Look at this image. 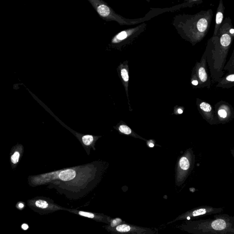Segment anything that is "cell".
Instances as JSON below:
<instances>
[{"label": "cell", "mask_w": 234, "mask_h": 234, "mask_svg": "<svg viewBox=\"0 0 234 234\" xmlns=\"http://www.w3.org/2000/svg\"><path fill=\"white\" fill-rule=\"evenodd\" d=\"M230 33H231V34H234V29H231L230 30Z\"/></svg>", "instance_id": "d4e9b609"}, {"label": "cell", "mask_w": 234, "mask_h": 234, "mask_svg": "<svg viewBox=\"0 0 234 234\" xmlns=\"http://www.w3.org/2000/svg\"><path fill=\"white\" fill-rule=\"evenodd\" d=\"M224 210V208H215L208 205L201 206L187 212L184 217L189 220L192 218L218 214L222 213Z\"/></svg>", "instance_id": "277c9868"}, {"label": "cell", "mask_w": 234, "mask_h": 234, "mask_svg": "<svg viewBox=\"0 0 234 234\" xmlns=\"http://www.w3.org/2000/svg\"><path fill=\"white\" fill-rule=\"evenodd\" d=\"M35 205L38 207L42 208H46L48 207L47 202L42 200H38L36 202Z\"/></svg>", "instance_id": "9a60e30c"}, {"label": "cell", "mask_w": 234, "mask_h": 234, "mask_svg": "<svg viewBox=\"0 0 234 234\" xmlns=\"http://www.w3.org/2000/svg\"><path fill=\"white\" fill-rule=\"evenodd\" d=\"M22 228L23 229H24V230H27V229L29 228V226H28L27 224H23V225L22 226Z\"/></svg>", "instance_id": "44dd1931"}, {"label": "cell", "mask_w": 234, "mask_h": 234, "mask_svg": "<svg viewBox=\"0 0 234 234\" xmlns=\"http://www.w3.org/2000/svg\"><path fill=\"white\" fill-rule=\"evenodd\" d=\"M80 215L81 216H85V217H88V218H93L94 217V215L93 214L88 213V212H82L80 211L79 212Z\"/></svg>", "instance_id": "e0dca14e"}, {"label": "cell", "mask_w": 234, "mask_h": 234, "mask_svg": "<svg viewBox=\"0 0 234 234\" xmlns=\"http://www.w3.org/2000/svg\"><path fill=\"white\" fill-rule=\"evenodd\" d=\"M230 153H231L232 157H233L234 158V149H232L230 150Z\"/></svg>", "instance_id": "603a6c76"}, {"label": "cell", "mask_w": 234, "mask_h": 234, "mask_svg": "<svg viewBox=\"0 0 234 234\" xmlns=\"http://www.w3.org/2000/svg\"><path fill=\"white\" fill-rule=\"evenodd\" d=\"M155 143H156V141L154 140H150L149 141H147L146 142V144H147V145L148 147L149 148H153L155 146Z\"/></svg>", "instance_id": "ac0fdd59"}, {"label": "cell", "mask_w": 234, "mask_h": 234, "mask_svg": "<svg viewBox=\"0 0 234 234\" xmlns=\"http://www.w3.org/2000/svg\"><path fill=\"white\" fill-rule=\"evenodd\" d=\"M223 14L220 12H218L216 14V23L217 25H220L222 22Z\"/></svg>", "instance_id": "2e32d148"}, {"label": "cell", "mask_w": 234, "mask_h": 234, "mask_svg": "<svg viewBox=\"0 0 234 234\" xmlns=\"http://www.w3.org/2000/svg\"><path fill=\"white\" fill-rule=\"evenodd\" d=\"M120 75L122 78L125 83L128 84L129 80L128 71L126 68H123L121 69L120 71Z\"/></svg>", "instance_id": "7c38bea8"}, {"label": "cell", "mask_w": 234, "mask_h": 234, "mask_svg": "<svg viewBox=\"0 0 234 234\" xmlns=\"http://www.w3.org/2000/svg\"><path fill=\"white\" fill-rule=\"evenodd\" d=\"M226 80L229 81H234V74L229 75L227 77Z\"/></svg>", "instance_id": "ffe728a7"}, {"label": "cell", "mask_w": 234, "mask_h": 234, "mask_svg": "<svg viewBox=\"0 0 234 234\" xmlns=\"http://www.w3.org/2000/svg\"><path fill=\"white\" fill-rule=\"evenodd\" d=\"M208 27V22L205 18H201L198 21L197 28L200 32H204Z\"/></svg>", "instance_id": "9c48e42d"}, {"label": "cell", "mask_w": 234, "mask_h": 234, "mask_svg": "<svg viewBox=\"0 0 234 234\" xmlns=\"http://www.w3.org/2000/svg\"><path fill=\"white\" fill-rule=\"evenodd\" d=\"M99 16L105 20L114 19L113 11L104 2L100 0H88Z\"/></svg>", "instance_id": "8992f818"}, {"label": "cell", "mask_w": 234, "mask_h": 234, "mask_svg": "<svg viewBox=\"0 0 234 234\" xmlns=\"http://www.w3.org/2000/svg\"><path fill=\"white\" fill-rule=\"evenodd\" d=\"M198 109L203 119L210 125L217 124V120L213 108L205 102H197Z\"/></svg>", "instance_id": "5b68a950"}, {"label": "cell", "mask_w": 234, "mask_h": 234, "mask_svg": "<svg viewBox=\"0 0 234 234\" xmlns=\"http://www.w3.org/2000/svg\"><path fill=\"white\" fill-rule=\"evenodd\" d=\"M231 43V38L228 34H224L220 38V43L222 46L227 47Z\"/></svg>", "instance_id": "30bf717a"}, {"label": "cell", "mask_w": 234, "mask_h": 234, "mask_svg": "<svg viewBox=\"0 0 234 234\" xmlns=\"http://www.w3.org/2000/svg\"><path fill=\"white\" fill-rule=\"evenodd\" d=\"M98 138L99 137H95L91 135H85L82 137L81 140L84 145L88 146L93 144Z\"/></svg>", "instance_id": "ba28073f"}, {"label": "cell", "mask_w": 234, "mask_h": 234, "mask_svg": "<svg viewBox=\"0 0 234 234\" xmlns=\"http://www.w3.org/2000/svg\"><path fill=\"white\" fill-rule=\"evenodd\" d=\"M195 234H234V216L226 214H214L213 219L191 222Z\"/></svg>", "instance_id": "6da1fadb"}, {"label": "cell", "mask_w": 234, "mask_h": 234, "mask_svg": "<svg viewBox=\"0 0 234 234\" xmlns=\"http://www.w3.org/2000/svg\"><path fill=\"white\" fill-rule=\"evenodd\" d=\"M19 208H23V204H20L19 205Z\"/></svg>", "instance_id": "cb8c5ba5"}, {"label": "cell", "mask_w": 234, "mask_h": 234, "mask_svg": "<svg viewBox=\"0 0 234 234\" xmlns=\"http://www.w3.org/2000/svg\"><path fill=\"white\" fill-rule=\"evenodd\" d=\"M20 153L18 150H16L11 156V161L14 165L17 164L18 163L20 159Z\"/></svg>", "instance_id": "8fae6325"}, {"label": "cell", "mask_w": 234, "mask_h": 234, "mask_svg": "<svg viewBox=\"0 0 234 234\" xmlns=\"http://www.w3.org/2000/svg\"><path fill=\"white\" fill-rule=\"evenodd\" d=\"M114 128L116 129L121 135H126L127 136L132 137L135 138L141 139L144 141H147L146 139H144L142 137L136 134L129 126H128L124 122L121 121L117 125L114 127Z\"/></svg>", "instance_id": "52a82bcc"}, {"label": "cell", "mask_w": 234, "mask_h": 234, "mask_svg": "<svg viewBox=\"0 0 234 234\" xmlns=\"http://www.w3.org/2000/svg\"><path fill=\"white\" fill-rule=\"evenodd\" d=\"M195 156L192 148L186 150L177 162L176 181L177 184L181 185L185 181L194 167Z\"/></svg>", "instance_id": "7a4b0ae2"}, {"label": "cell", "mask_w": 234, "mask_h": 234, "mask_svg": "<svg viewBox=\"0 0 234 234\" xmlns=\"http://www.w3.org/2000/svg\"><path fill=\"white\" fill-rule=\"evenodd\" d=\"M214 113L218 124H226L234 119V108L226 103L215 105Z\"/></svg>", "instance_id": "3957f363"}, {"label": "cell", "mask_w": 234, "mask_h": 234, "mask_svg": "<svg viewBox=\"0 0 234 234\" xmlns=\"http://www.w3.org/2000/svg\"><path fill=\"white\" fill-rule=\"evenodd\" d=\"M193 85H194V86H197L198 84V81L197 80H194L192 82Z\"/></svg>", "instance_id": "7402d4cb"}, {"label": "cell", "mask_w": 234, "mask_h": 234, "mask_svg": "<svg viewBox=\"0 0 234 234\" xmlns=\"http://www.w3.org/2000/svg\"><path fill=\"white\" fill-rule=\"evenodd\" d=\"M116 230L119 232H128L130 230V226L127 225H121L118 226L116 227Z\"/></svg>", "instance_id": "5bb4252c"}, {"label": "cell", "mask_w": 234, "mask_h": 234, "mask_svg": "<svg viewBox=\"0 0 234 234\" xmlns=\"http://www.w3.org/2000/svg\"><path fill=\"white\" fill-rule=\"evenodd\" d=\"M199 75L200 79L203 82H205L207 80V75L204 67H201L199 69Z\"/></svg>", "instance_id": "4fadbf2b"}, {"label": "cell", "mask_w": 234, "mask_h": 234, "mask_svg": "<svg viewBox=\"0 0 234 234\" xmlns=\"http://www.w3.org/2000/svg\"><path fill=\"white\" fill-rule=\"evenodd\" d=\"M183 112H184V109L181 108H177L175 111V114H183Z\"/></svg>", "instance_id": "d6986e66"}]
</instances>
